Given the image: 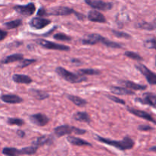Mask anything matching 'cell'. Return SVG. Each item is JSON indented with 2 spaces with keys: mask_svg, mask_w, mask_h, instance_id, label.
<instances>
[{
  "mask_svg": "<svg viewBox=\"0 0 156 156\" xmlns=\"http://www.w3.org/2000/svg\"><path fill=\"white\" fill-rule=\"evenodd\" d=\"M53 38H54L55 40L61 41H70L72 40L71 37L63 33L56 34L53 35Z\"/></svg>",
  "mask_w": 156,
  "mask_h": 156,
  "instance_id": "1f68e13d",
  "label": "cell"
},
{
  "mask_svg": "<svg viewBox=\"0 0 156 156\" xmlns=\"http://www.w3.org/2000/svg\"><path fill=\"white\" fill-rule=\"evenodd\" d=\"M36 42L39 45L43 47L44 48L48 49V50H60V51H69L70 50V47L63 44H56V43L51 42L50 41L44 39H37Z\"/></svg>",
  "mask_w": 156,
  "mask_h": 156,
  "instance_id": "8992f818",
  "label": "cell"
},
{
  "mask_svg": "<svg viewBox=\"0 0 156 156\" xmlns=\"http://www.w3.org/2000/svg\"><path fill=\"white\" fill-rule=\"evenodd\" d=\"M67 98L69 101H71L74 105H76L78 107H84L87 105V101L85 99L82 98L80 97H78L76 95H72V94H67Z\"/></svg>",
  "mask_w": 156,
  "mask_h": 156,
  "instance_id": "cb8c5ba5",
  "label": "cell"
},
{
  "mask_svg": "<svg viewBox=\"0 0 156 156\" xmlns=\"http://www.w3.org/2000/svg\"><path fill=\"white\" fill-rule=\"evenodd\" d=\"M88 19L92 22L98 23H106L107 19L105 15L102 13L99 12L98 11L91 10L88 14Z\"/></svg>",
  "mask_w": 156,
  "mask_h": 156,
  "instance_id": "9a60e30c",
  "label": "cell"
},
{
  "mask_svg": "<svg viewBox=\"0 0 156 156\" xmlns=\"http://www.w3.org/2000/svg\"><path fill=\"white\" fill-rule=\"evenodd\" d=\"M7 122L9 125H17L19 126H22L24 123V120L20 118H9Z\"/></svg>",
  "mask_w": 156,
  "mask_h": 156,
  "instance_id": "e575fe53",
  "label": "cell"
},
{
  "mask_svg": "<svg viewBox=\"0 0 156 156\" xmlns=\"http://www.w3.org/2000/svg\"><path fill=\"white\" fill-rule=\"evenodd\" d=\"M136 69L141 73L146 78L148 83L151 85H156V74L152 70L149 69L146 66L142 63H137L135 65Z\"/></svg>",
  "mask_w": 156,
  "mask_h": 156,
  "instance_id": "5b68a950",
  "label": "cell"
},
{
  "mask_svg": "<svg viewBox=\"0 0 156 156\" xmlns=\"http://www.w3.org/2000/svg\"><path fill=\"white\" fill-rule=\"evenodd\" d=\"M137 129L140 131H145V132H147V131L153 130L154 128L152 127V126H149V125H140Z\"/></svg>",
  "mask_w": 156,
  "mask_h": 156,
  "instance_id": "8d00e7d4",
  "label": "cell"
},
{
  "mask_svg": "<svg viewBox=\"0 0 156 156\" xmlns=\"http://www.w3.org/2000/svg\"><path fill=\"white\" fill-rule=\"evenodd\" d=\"M112 33L114 34L117 37H119V38H125V39H130L131 38V35L129 34L126 33V32L112 30Z\"/></svg>",
  "mask_w": 156,
  "mask_h": 156,
  "instance_id": "836d02e7",
  "label": "cell"
},
{
  "mask_svg": "<svg viewBox=\"0 0 156 156\" xmlns=\"http://www.w3.org/2000/svg\"><path fill=\"white\" fill-rule=\"evenodd\" d=\"M96 138H97V140H98L99 142H101V143H105V144L108 145V146H114V147L117 148V149L122 151L133 149L134 145H135V143H134V141L133 140V139H131L129 136H125L123 140H120V141H117V140H111V139L104 138V137L99 136H97Z\"/></svg>",
  "mask_w": 156,
  "mask_h": 156,
  "instance_id": "7a4b0ae2",
  "label": "cell"
},
{
  "mask_svg": "<svg viewBox=\"0 0 156 156\" xmlns=\"http://www.w3.org/2000/svg\"><path fill=\"white\" fill-rule=\"evenodd\" d=\"M21 24H22L21 19H16L14 20V21H9V22L5 23L4 26L7 29H15L19 27Z\"/></svg>",
  "mask_w": 156,
  "mask_h": 156,
  "instance_id": "f546056e",
  "label": "cell"
},
{
  "mask_svg": "<svg viewBox=\"0 0 156 156\" xmlns=\"http://www.w3.org/2000/svg\"><path fill=\"white\" fill-rule=\"evenodd\" d=\"M119 83L123 85L125 88H127L131 90H134V91H143V90H146L147 88L146 85H140V84L136 83V82L129 80H120L119 81Z\"/></svg>",
  "mask_w": 156,
  "mask_h": 156,
  "instance_id": "5bb4252c",
  "label": "cell"
},
{
  "mask_svg": "<svg viewBox=\"0 0 156 156\" xmlns=\"http://www.w3.org/2000/svg\"><path fill=\"white\" fill-rule=\"evenodd\" d=\"M86 133V130L76 127L69 125H61L54 129V133L57 137H62L68 134L75 133L77 135H83Z\"/></svg>",
  "mask_w": 156,
  "mask_h": 156,
  "instance_id": "277c9868",
  "label": "cell"
},
{
  "mask_svg": "<svg viewBox=\"0 0 156 156\" xmlns=\"http://www.w3.org/2000/svg\"><path fill=\"white\" fill-rule=\"evenodd\" d=\"M85 2L90 7L101 11H109L114 6L112 2H107L102 0H85Z\"/></svg>",
  "mask_w": 156,
  "mask_h": 156,
  "instance_id": "ba28073f",
  "label": "cell"
},
{
  "mask_svg": "<svg viewBox=\"0 0 156 156\" xmlns=\"http://www.w3.org/2000/svg\"><path fill=\"white\" fill-rule=\"evenodd\" d=\"M24 59V56L21 53H15V54L10 55L8 56L7 57L5 58L4 60L2 61V63L4 64H9L12 63V62H17V61H21Z\"/></svg>",
  "mask_w": 156,
  "mask_h": 156,
  "instance_id": "d4e9b609",
  "label": "cell"
},
{
  "mask_svg": "<svg viewBox=\"0 0 156 156\" xmlns=\"http://www.w3.org/2000/svg\"><path fill=\"white\" fill-rule=\"evenodd\" d=\"M143 45L146 48L152 49V50H156V37L149 38L144 41Z\"/></svg>",
  "mask_w": 156,
  "mask_h": 156,
  "instance_id": "f1b7e54d",
  "label": "cell"
},
{
  "mask_svg": "<svg viewBox=\"0 0 156 156\" xmlns=\"http://www.w3.org/2000/svg\"><path fill=\"white\" fill-rule=\"evenodd\" d=\"M14 10L16 11L18 13L23 16H30L33 15L36 11V6L34 3L30 2L25 5H17L13 7Z\"/></svg>",
  "mask_w": 156,
  "mask_h": 156,
  "instance_id": "9c48e42d",
  "label": "cell"
},
{
  "mask_svg": "<svg viewBox=\"0 0 156 156\" xmlns=\"http://www.w3.org/2000/svg\"><path fill=\"white\" fill-rule=\"evenodd\" d=\"M53 136L50 135L41 136L37 138L32 145L37 146V147H40V146H44V145L50 144L53 142Z\"/></svg>",
  "mask_w": 156,
  "mask_h": 156,
  "instance_id": "ac0fdd59",
  "label": "cell"
},
{
  "mask_svg": "<svg viewBox=\"0 0 156 156\" xmlns=\"http://www.w3.org/2000/svg\"><path fill=\"white\" fill-rule=\"evenodd\" d=\"M67 141L72 145L77 146H91V143L85 141V140H82V139L78 138V137L73 136H69L67 137Z\"/></svg>",
  "mask_w": 156,
  "mask_h": 156,
  "instance_id": "7402d4cb",
  "label": "cell"
},
{
  "mask_svg": "<svg viewBox=\"0 0 156 156\" xmlns=\"http://www.w3.org/2000/svg\"><path fill=\"white\" fill-rule=\"evenodd\" d=\"M124 55L126 56V57L130 58V59H134V60H137V61L143 60V58L142 57L140 54H138L137 53H135V52L126 51L125 52Z\"/></svg>",
  "mask_w": 156,
  "mask_h": 156,
  "instance_id": "4dcf8cb0",
  "label": "cell"
},
{
  "mask_svg": "<svg viewBox=\"0 0 156 156\" xmlns=\"http://www.w3.org/2000/svg\"><path fill=\"white\" fill-rule=\"evenodd\" d=\"M47 15H53V16H67V15L75 14L77 12L74 9L66 6H56V7L51 8L47 10Z\"/></svg>",
  "mask_w": 156,
  "mask_h": 156,
  "instance_id": "52a82bcc",
  "label": "cell"
},
{
  "mask_svg": "<svg viewBox=\"0 0 156 156\" xmlns=\"http://www.w3.org/2000/svg\"><path fill=\"white\" fill-rule=\"evenodd\" d=\"M111 91L113 94H117V95H135V92L133 90L125 88V87L111 86Z\"/></svg>",
  "mask_w": 156,
  "mask_h": 156,
  "instance_id": "2e32d148",
  "label": "cell"
},
{
  "mask_svg": "<svg viewBox=\"0 0 156 156\" xmlns=\"http://www.w3.org/2000/svg\"><path fill=\"white\" fill-rule=\"evenodd\" d=\"M38 147L32 145L31 146H28V147H24L23 149H20V153L21 155H31L36 153Z\"/></svg>",
  "mask_w": 156,
  "mask_h": 156,
  "instance_id": "4316f807",
  "label": "cell"
},
{
  "mask_svg": "<svg viewBox=\"0 0 156 156\" xmlns=\"http://www.w3.org/2000/svg\"><path fill=\"white\" fill-rule=\"evenodd\" d=\"M155 66H156V56H155Z\"/></svg>",
  "mask_w": 156,
  "mask_h": 156,
  "instance_id": "b9f144b4",
  "label": "cell"
},
{
  "mask_svg": "<svg viewBox=\"0 0 156 156\" xmlns=\"http://www.w3.org/2000/svg\"><path fill=\"white\" fill-rule=\"evenodd\" d=\"M37 16H41V17H45L47 16V10H46L44 8H41V9L38 10L37 13Z\"/></svg>",
  "mask_w": 156,
  "mask_h": 156,
  "instance_id": "74e56055",
  "label": "cell"
},
{
  "mask_svg": "<svg viewBox=\"0 0 156 156\" xmlns=\"http://www.w3.org/2000/svg\"><path fill=\"white\" fill-rule=\"evenodd\" d=\"M2 153L7 156H19L21 155L20 149L15 148H4L2 150Z\"/></svg>",
  "mask_w": 156,
  "mask_h": 156,
  "instance_id": "83f0119b",
  "label": "cell"
},
{
  "mask_svg": "<svg viewBox=\"0 0 156 156\" xmlns=\"http://www.w3.org/2000/svg\"><path fill=\"white\" fill-rule=\"evenodd\" d=\"M7 35H8L7 31H5V30H2V29H0V41H2V40H4L5 38L7 37Z\"/></svg>",
  "mask_w": 156,
  "mask_h": 156,
  "instance_id": "f35d334b",
  "label": "cell"
},
{
  "mask_svg": "<svg viewBox=\"0 0 156 156\" xmlns=\"http://www.w3.org/2000/svg\"><path fill=\"white\" fill-rule=\"evenodd\" d=\"M82 42L85 45H94V44L101 43L106 47H111V48H122V45L120 44L113 42V41L102 37L101 35L98 34H91L86 35L82 40Z\"/></svg>",
  "mask_w": 156,
  "mask_h": 156,
  "instance_id": "6da1fadb",
  "label": "cell"
},
{
  "mask_svg": "<svg viewBox=\"0 0 156 156\" xmlns=\"http://www.w3.org/2000/svg\"><path fill=\"white\" fill-rule=\"evenodd\" d=\"M73 119L76 120V121L83 122V123H89L91 122V118H90L88 113L86 112H81V111H79V112L76 113L73 115Z\"/></svg>",
  "mask_w": 156,
  "mask_h": 156,
  "instance_id": "603a6c76",
  "label": "cell"
},
{
  "mask_svg": "<svg viewBox=\"0 0 156 156\" xmlns=\"http://www.w3.org/2000/svg\"><path fill=\"white\" fill-rule=\"evenodd\" d=\"M101 71L94 69H82L78 71V74L80 76H95V75H100Z\"/></svg>",
  "mask_w": 156,
  "mask_h": 156,
  "instance_id": "484cf974",
  "label": "cell"
},
{
  "mask_svg": "<svg viewBox=\"0 0 156 156\" xmlns=\"http://www.w3.org/2000/svg\"><path fill=\"white\" fill-rule=\"evenodd\" d=\"M1 100L7 104H20L23 101V99L15 94H3L1 96Z\"/></svg>",
  "mask_w": 156,
  "mask_h": 156,
  "instance_id": "e0dca14e",
  "label": "cell"
},
{
  "mask_svg": "<svg viewBox=\"0 0 156 156\" xmlns=\"http://www.w3.org/2000/svg\"><path fill=\"white\" fill-rule=\"evenodd\" d=\"M17 135L19 137H21V138H23V137L25 136V133H24V131L21 130V129H18V130L17 131Z\"/></svg>",
  "mask_w": 156,
  "mask_h": 156,
  "instance_id": "ab89813d",
  "label": "cell"
},
{
  "mask_svg": "<svg viewBox=\"0 0 156 156\" xmlns=\"http://www.w3.org/2000/svg\"><path fill=\"white\" fill-rule=\"evenodd\" d=\"M36 62V59H22L21 61H20V63L18 67L21 69L25 68V67L31 65V64L34 63Z\"/></svg>",
  "mask_w": 156,
  "mask_h": 156,
  "instance_id": "d6a6232c",
  "label": "cell"
},
{
  "mask_svg": "<svg viewBox=\"0 0 156 156\" xmlns=\"http://www.w3.org/2000/svg\"><path fill=\"white\" fill-rule=\"evenodd\" d=\"M50 23H51V21L50 19L41 18V17H35V18H33L30 20L29 24H30L32 28L40 30V29H43L47 27Z\"/></svg>",
  "mask_w": 156,
  "mask_h": 156,
  "instance_id": "7c38bea8",
  "label": "cell"
},
{
  "mask_svg": "<svg viewBox=\"0 0 156 156\" xmlns=\"http://www.w3.org/2000/svg\"><path fill=\"white\" fill-rule=\"evenodd\" d=\"M126 110L129 111V113H131L132 114H133L136 117H138L140 118L144 119V120H148V121L151 122V123H154V124L156 125V120L150 114H149L148 112L144 111H141V110L136 109V108H130V107H127L126 108Z\"/></svg>",
  "mask_w": 156,
  "mask_h": 156,
  "instance_id": "8fae6325",
  "label": "cell"
},
{
  "mask_svg": "<svg viewBox=\"0 0 156 156\" xmlns=\"http://www.w3.org/2000/svg\"><path fill=\"white\" fill-rule=\"evenodd\" d=\"M149 150L150 151V152H156V146H152V147L149 148Z\"/></svg>",
  "mask_w": 156,
  "mask_h": 156,
  "instance_id": "60d3db41",
  "label": "cell"
},
{
  "mask_svg": "<svg viewBox=\"0 0 156 156\" xmlns=\"http://www.w3.org/2000/svg\"><path fill=\"white\" fill-rule=\"evenodd\" d=\"M56 73L62 77L64 80L69 83H80V82L87 81V78L84 76H80L79 74L71 73L63 67L58 66L56 68Z\"/></svg>",
  "mask_w": 156,
  "mask_h": 156,
  "instance_id": "3957f363",
  "label": "cell"
},
{
  "mask_svg": "<svg viewBox=\"0 0 156 156\" xmlns=\"http://www.w3.org/2000/svg\"><path fill=\"white\" fill-rule=\"evenodd\" d=\"M30 120L38 126H44L49 123V117L47 115L42 113H37V114H32L30 116Z\"/></svg>",
  "mask_w": 156,
  "mask_h": 156,
  "instance_id": "4fadbf2b",
  "label": "cell"
},
{
  "mask_svg": "<svg viewBox=\"0 0 156 156\" xmlns=\"http://www.w3.org/2000/svg\"><path fill=\"white\" fill-rule=\"evenodd\" d=\"M12 80L17 84H26V85L30 84L33 82V80H32V79L30 76L22 74L13 75V76H12Z\"/></svg>",
  "mask_w": 156,
  "mask_h": 156,
  "instance_id": "ffe728a7",
  "label": "cell"
},
{
  "mask_svg": "<svg viewBox=\"0 0 156 156\" xmlns=\"http://www.w3.org/2000/svg\"><path fill=\"white\" fill-rule=\"evenodd\" d=\"M107 97L108 98L110 99V100L113 101H114L115 103H117V104H120V105H124L125 104V101L123 100V99L121 98H117V96H114V95H111V94H108L107 95Z\"/></svg>",
  "mask_w": 156,
  "mask_h": 156,
  "instance_id": "d590c367",
  "label": "cell"
},
{
  "mask_svg": "<svg viewBox=\"0 0 156 156\" xmlns=\"http://www.w3.org/2000/svg\"><path fill=\"white\" fill-rule=\"evenodd\" d=\"M135 100L142 105H149L156 108V94L155 93L146 92L141 98H136Z\"/></svg>",
  "mask_w": 156,
  "mask_h": 156,
  "instance_id": "30bf717a",
  "label": "cell"
},
{
  "mask_svg": "<svg viewBox=\"0 0 156 156\" xmlns=\"http://www.w3.org/2000/svg\"><path fill=\"white\" fill-rule=\"evenodd\" d=\"M136 27L146 30H156V18H154L153 21L150 22L147 21H141L136 24Z\"/></svg>",
  "mask_w": 156,
  "mask_h": 156,
  "instance_id": "d6986e66",
  "label": "cell"
},
{
  "mask_svg": "<svg viewBox=\"0 0 156 156\" xmlns=\"http://www.w3.org/2000/svg\"><path fill=\"white\" fill-rule=\"evenodd\" d=\"M29 94H30L32 97H34V98H36L37 100L39 101L45 100V99L48 98H49L48 93L43 91V90L40 89H34V88H31V89L29 90Z\"/></svg>",
  "mask_w": 156,
  "mask_h": 156,
  "instance_id": "44dd1931",
  "label": "cell"
}]
</instances>
